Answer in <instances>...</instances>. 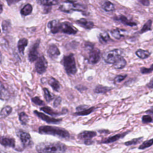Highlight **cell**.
I'll use <instances>...</instances> for the list:
<instances>
[{
  "label": "cell",
  "instance_id": "6da1fadb",
  "mask_svg": "<svg viewBox=\"0 0 153 153\" xmlns=\"http://www.w3.org/2000/svg\"><path fill=\"white\" fill-rule=\"evenodd\" d=\"M66 149V146L60 142H41L36 146L38 153H64Z\"/></svg>",
  "mask_w": 153,
  "mask_h": 153
},
{
  "label": "cell",
  "instance_id": "7a4b0ae2",
  "mask_svg": "<svg viewBox=\"0 0 153 153\" xmlns=\"http://www.w3.org/2000/svg\"><path fill=\"white\" fill-rule=\"evenodd\" d=\"M38 131L40 134L51 135L60 138L68 139L70 137V134L66 130L56 126H41L39 127Z\"/></svg>",
  "mask_w": 153,
  "mask_h": 153
},
{
  "label": "cell",
  "instance_id": "3957f363",
  "mask_svg": "<svg viewBox=\"0 0 153 153\" xmlns=\"http://www.w3.org/2000/svg\"><path fill=\"white\" fill-rule=\"evenodd\" d=\"M62 63L66 72L71 75H74L76 72V67L75 58L73 54H70L68 56H66L63 57Z\"/></svg>",
  "mask_w": 153,
  "mask_h": 153
},
{
  "label": "cell",
  "instance_id": "277c9868",
  "mask_svg": "<svg viewBox=\"0 0 153 153\" xmlns=\"http://www.w3.org/2000/svg\"><path fill=\"white\" fill-rule=\"evenodd\" d=\"M85 9V7L79 4H75L74 2H66L62 3L60 7L59 10L62 11L69 13L71 11H83Z\"/></svg>",
  "mask_w": 153,
  "mask_h": 153
},
{
  "label": "cell",
  "instance_id": "5b68a950",
  "mask_svg": "<svg viewBox=\"0 0 153 153\" xmlns=\"http://www.w3.org/2000/svg\"><path fill=\"white\" fill-rule=\"evenodd\" d=\"M123 51L120 49H114L107 52L103 57L104 60L107 63L114 64V63L121 56Z\"/></svg>",
  "mask_w": 153,
  "mask_h": 153
},
{
  "label": "cell",
  "instance_id": "8992f818",
  "mask_svg": "<svg viewBox=\"0 0 153 153\" xmlns=\"http://www.w3.org/2000/svg\"><path fill=\"white\" fill-rule=\"evenodd\" d=\"M63 32L69 35H74L77 32V29L70 23L68 22H65L60 23L59 32Z\"/></svg>",
  "mask_w": 153,
  "mask_h": 153
},
{
  "label": "cell",
  "instance_id": "52a82bcc",
  "mask_svg": "<svg viewBox=\"0 0 153 153\" xmlns=\"http://www.w3.org/2000/svg\"><path fill=\"white\" fill-rule=\"evenodd\" d=\"M40 41L38 39L30 47L29 52L28 53V59L30 62H33L38 59V48L39 45Z\"/></svg>",
  "mask_w": 153,
  "mask_h": 153
},
{
  "label": "cell",
  "instance_id": "ba28073f",
  "mask_svg": "<svg viewBox=\"0 0 153 153\" xmlns=\"http://www.w3.org/2000/svg\"><path fill=\"white\" fill-rule=\"evenodd\" d=\"M17 136L20 138L24 148L30 146L32 145V139L30 135L23 130H19L17 132Z\"/></svg>",
  "mask_w": 153,
  "mask_h": 153
},
{
  "label": "cell",
  "instance_id": "9c48e42d",
  "mask_svg": "<svg viewBox=\"0 0 153 153\" xmlns=\"http://www.w3.org/2000/svg\"><path fill=\"white\" fill-rule=\"evenodd\" d=\"M47 68V62L44 56L39 57L35 63V69L39 74L44 73Z\"/></svg>",
  "mask_w": 153,
  "mask_h": 153
},
{
  "label": "cell",
  "instance_id": "30bf717a",
  "mask_svg": "<svg viewBox=\"0 0 153 153\" xmlns=\"http://www.w3.org/2000/svg\"><path fill=\"white\" fill-rule=\"evenodd\" d=\"M33 113L40 119L44 121L45 122L48 123V124H59L62 121L61 118H55L53 117H49L48 115H46L45 114L38 112V111H34Z\"/></svg>",
  "mask_w": 153,
  "mask_h": 153
},
{
  "label": "cell",
  "instance_id": "8fae6325",
  "mask_svg": "<svg viewBox=\"0 0 153 153\" xmlns=\"http://www.w3.org/2000/svg\"><path fill=\"white\" fill-rule=\"evenodd\" d=\"M88 55V62L91 64L97 63L100 58V51L98 48H92L89 50Z\"/></svg>",
  "mask_w": 153,
  "mask_h": 153
},
{
  "label": "cell",
  "instance_id": "7c38bea8",
  "mask_svg": "<svg viewBox=\"0 0 153 153\" xmlns=\"http://www.w3.org/2000/svg\"><path fill=\"white\" fill-rule=\"evenodd\" d=\"M96 135H97L96 132H95L94 131L85 130V131H83L78 134V138L79 139L84 140V141H85L87 140L91 139L92 138L95 137Z\"/></svg>",
  "mask_w": 153,
  "mask_h": 153
},
{
  "label": "cell",
  "instance_id": "4fadbf2b",
  "mask_svg": "<svg viewBox=\"0 0 153 153\" xmlns=\"http://www.w3.org/2000/svg\"><path fill=\"white\" fill-rule=\"evenodd\" d=\"M128 133V131H126L125 133H119L115 135H114L112 136L109 137L108 138H106L105 139H103V140H102L100 142L102 143H113L114 142L117 141L118 140H119L120 139L123 138L127 133Z\"/></svg>",
  "mask_w": 153,
  "mask_h": 153
},
{
  "label": "cell",
  "instance_id": "5bb4252c",
  "mask_svg": "<svg viewBox=\"0 0 153 153\" xmlns=\"http://www.w3.org/2000/svg\"><path fill=\"white\" fill-rule=\"evenodd\" d=\"M47 53L51 59H56L60 54L57 47L54 44L49 46L47 50Z\"/></svg>",
  "mask_w": 153,
  "mask_h": 153
},
{
  "label": "cell",
  "instance_id": "9a60e30c",
  "mask_svg": "<svg viewBox=\"0 0 153 153\" xmlns=\"http://www.w3.org/2000/svg\"><path fill=\"white\" fill-rule=\"evenodd\" d=\"M0 143L6 147H15V140L13 138H10L8 137H0Z\"/></svg>",
  "mask_w": 153,
  "mask_h": 153
},
{
  "label": "cell",
  "instance_id": "2e32d148",
  "mask_svg": "<svg viewBox=\"0 0 153 153\" xmlns=\"http://www.w3.org/2000/svg\"><path fill=\"white\" fill-rule=\"evenodd\" d=\"M60 23L57 20H53L49 22L47 24L48 27L51 30V33H56L59 32Z\"/></svg>",
  "mask_w": 153,
  "mask_h": 153
},
{
  "label": "cell",
  "instance_id": "e0dca14e",
  "mask_svg": "<svg viewBox=\"0 0 153 153\" xmlns=\"http://www.w3.org/2000/svg\"><path fill=\"white\" fill-rule=\"evenodd\" d=\"M40 110L42 111L45 113L48 114V115H50L51 116H58V115H60L62 114H66V112H68V109H66L65 111H64V110H63L62 112H59L53 111L51 108H50L48 106H43L40 108Z\"/></svg>",
  "mask_w": 153,
  "mask_h": 153
},
{
  "label": "cell",
  "instance_id": "ac0fdd59",
  "mask_svg": "<svg viewBox=\"0 0 153 153\" xmlns=\"http://www.w3.org/2000/svg\"><path fill=\"white\" fill-rule=\"evenodd\" d=\"M10 97V93L4 85L0 81V99L5 100Z\"/></svg>",
  "mask_w": 153,
  "mask_h": 153
},
{
  "label": "cell",
  "instance_id": "d6986e66",
  "mask_svg": "<svg viewBox=\"0 0 153 153\" xmlns=\"http://www.w3.org/2000/svg\"><path fill=\"white\" fill-rule=\"evenodd\" d=\"M76 23L86 29H90L94 26V24L92 22L88 21L85 19H80L79 20H77Z\"/></svg>",
  "mask_w": 153,
  "mask_h": 153
},
{
  "label": "cell",
  "instance_id": "ffe728a7",
  "mask_svg": "<svg viewBox=\"0 0 153 153\" xmlns=\"http://www.w3.org/2000/svg\"><path fill=\"white\" fill-rule=\"evenodd\" d=\"M126 65V61L122 56H120L118 58V59L114 63V68L117 69H123V68H124Z\"/></svg>",
  "mask_w": 153,
  "mask_h": 153
},
{
  "label": "cell",
  "instance_id": "44dd1931",
  "mask_svg": "<svg viewBox=\"0 0 153 153\" xmlns=\"http://www.w3.org/2000/svg\"><path fill=\"white\" fill-rule=\"evenodd\" d=\"M28 43V41L26 38H22L19 39L17 44V47L18 50L20 53H21L22 55L24 54V51L25 47L27 46Z\"/></svg>",
  "mask_w": 153,
  "mask_h": 153
},
{
  "label": "cell",
  "instance_id": "7402d4cb",
  "mask_svg": "<svg viewBox=\"0 0 153 153\" xmlns=\"http://www.w3.org/2000/svg\"><path fill=\"white\" fill-rule=\"evenodd\" d=\"M102 7L105 11L107 12H111L115 10V6L114 4L108 1H104L102 4Z\"/></svg>",
  "mask_w": 153,
  "mask_h": 153
},
{
  "label": "cell",
  "instance_id": "603a6c76",
  "mask_svg": "<svg viewBox=\"0 0 153 153\" xmlns=\"http://www.w3.org/2000/svg\"><path fill=\"white\" fill-rule=\"evenodd\" d=\"M111 89H112V88H111V87L103 86L102 85H98L95 87L94 91L96 93H106L108 91H109V90H111Z\"/></svg>",
  "mask_w": 153,
  "mask_h": 153
},
{
  "label": "cell",
  "instance_id": "cb8c5ba5",
  "mask_svg": "<svg viewBox=\"0 0 153 153\" xmlns=\"http://www.w3.org/2000/svg\"><path fill=\"white\" fill-rule=\"evenodd\" d=\"M32 11V6L30 4L25 5L20 10V13L22 16H26L30 14Z\"/></svg>",
  "mask_w": 153,
  "mask_h": 153
},
{
  "label": "cell",
  "instance_id": "d4e9b609",
  "mask_svg": "<svg viewBox=\"0 0 153 153\" xmlns=\"http://www.w3.org/2000/svg\"><path fill=\"white\" fill-rule=\"evenodd\" d=\"M118 20H120L122 23H123L125 25H127V26H136V23L130 21L126 16H123V15H121L120 16H119Z\"/></svg>",
  "mask_w": 153,
  "mask_h": 153
},
{
  "label": "cell",
  "instance_id": "484cf974",
  "mask_svg": "<svg viewBox=\"0 0 153 153\" xmlns=\"http://www.w3.org/2000/svg\"><path fill=\"white\" fill-rule=\"evenodd\" d=\"M49 85L53 88V89L56 91H59L60 90V84L59 82L54 78H51L48 80Z\"/></svg>",
  "mask_w": 153,
  "mask_h": 153
},
{
  "label": "cell",
  "instance_id": "4316f807",
  "mask_svg": "<svg viewBox=\"0 0 153 153\" xmlns=\"http://www.w3.org/2000/svg\"><path fill=\"white\" fill-rule=\"evenodd\" d=\"M125 30L123 29H115L112 30L111 33V35L117 39H120L122 37H123L124 35L123 34V32H124Z\"/></svg>",
  "mask_w": 153,
  "mask_h": 153
},
{
  "label": "cell",
  "instance_id": "83f0119b",
  "mask_svg": "<svg viewBox=\"0 0 153 153\" xmlns=\"http://www.w3.org/2000/svg\"><path fill=\"white\" fill-rule=\"evenodd\" d=\"M150 52H149L148 51L142 49H139L136 52V54L137 55V56L142 59H145L148 57L150 56Z\"/></svg>",
  "mask_w": 153,
  "mask_h": 153
},
{
  "label": "cell",
  "instance_id": "f1b7e54d",
  "mask_svg": "<svg viewBox=\"0 0 153 153\" xmlns=\"http://www.w3.org/2000/svg\"><path fill=\"white\" fill-rule=\"evenodd\" d=\"M94 109V107H91V108H87L86 109H84L80 111H77L74 113V115H78V116H83V115H87L90 114H91Z\"/></svg>",
  "mask_w": 153,
  "mask_h": 153
},
{
  "label": "cell",
  "instance_id": "f546056e",
  "mask_svg": "<svg viewBox=\"0 0 153 153\" xmlns=\"http://www.w3.org/2000/svg\"><path fill=\"white\" fill-rule=\"evenodd\" d=\"M12 111V108L10 106H6L4 107L0 112V117H5L8 116Z\"/></svg>",
  "mask_w": 153,
  "mask_h": 153
},
{
  "label": "cell",
  "instance_id": "4dcf8cb0",
  "mask_svg": "<svg viewBox=\"0 0 153 153\" xmlns=\"http://www.w3.org/2000/svg\"><path fill=\"white\" fill-rule=\"evenodd\" d=\"M99 41L102 44H106L109 40L110 38L107 32H103L99 34Z\"/></svg>",
  "mask_w": 153,
  "mask_h": 153
},
{
  "label": "cell",
  "instance_id": "1f68e13d",
  "mask_svg": "<svg viewBox=\"0 0 153 153\" xmlns=\"http://www.w3.org/2000/svg\"><path fill=\"white\" fill-rule=\"evenodd\" d=\"M29 120V117L28 115L24 112H22L19 114V120L22 124L23 125H26Z\"/></svg>",
  "mask_w": 153,
  "mask_h": 153
},
{
  "label": "cell",
  "instance_id": "d6a6232c",
  "mask_svg": "<svg viewBox=\"0 0 153 153\" xmlns=\"http://www.w3.org/2000/svg\"><path fill=\"white\" fill-rule=\"evenodd\" d=\"M39 3L44 6L50 7L57 4V0H39Z\"/></svg>",
  "mask_w": 153,
  "mask_h": 153
},
{
  "label": "cell",
  "instance_id": "836d02e7",
  "mask_svg": "<svg viewBox=\"0 0 153 153\" xmlns=\"http://www.w3.org/2000/svg\"><path fill=\"white\" fill-rule=\"evenodd\" d=\"M44 93V97L47 102H50L54 98V96L52 95L49 90L47 88H43Z\"/></svg>",
  "mask_w": 153,
  "mask_h": 153
},
{
  "label": "cell",
  "instance_id": "e575fe53",
  "mask_svg": "<svg viewBox=\"0 0 153 153\" xmlns=\"http://www.w3.org/2000/svg\"><path fill=\"white\" fill-rule=\"evenodd\" d=\"M152 142H153V139H151L149 140H146L145 142H143L139 146V149H146L148 147H150L152 145Z\"/></svg>",
  "mask_w": 153,
  "mask_h": 153
},
{
  "label": "cell",
  "instance_id": "d590c367",
  "mask_svg": "<svg viewBox=\"0 0 153 153\" xmlns=\"http://www.w3.org/2000/svg\"><path fill=\"white\" fill-rule=\"evenodd\" d=\"M2 28L4 32H7L11 28V22L10 20H4L2 23Z\"/></svg>",
  "mask_w": 153,
  "mask_h": 153
},
{
  "label": "cell",
  "instance_id": "8d00e7d4",
  "mask_svg": "<svg viewBox=\"0 0 153 153\" xmlns=\"http://www.w3.org/2000/svg\"><path fill=\"white\" fill-rule=\"evenodd\" d=\"M151 26H152V20H149L142 27L141 30H140V33H142L143 32H145L148 30H151Z\"/></svg>",
  "mask_w": 153,
  "mask_h": 153
},
{
  "label": "cell",
  "instance_id": "74e56055",
  "mask_svg": "<svg viewBox=\"0 0 153 153\" xmlns=\"http://www.w3.org/2000/svg\"><path fill=\"white\" fill-rule=\"evenodd\" d=\"M142 139V137H139V138H134V139H133L130 140H128L127 142H126L124 143L125 145L126 146H130V145H136L138 143H139Z\"/></svg>",
  "mask_w": 153,
  "mask_h": 153
},
{
  "label": "cell",
  "instance_id": "f35d334b",
  "mask_svg": "<svg viewBox=\"0 0 153 153\" xmlns=\"http://www.w3.org/2000/svg\"><path fill=\"white\" fill-rule=\"evenodd\" d=\"M152 118L149 114L148 115H145L142 116V122L144 124L152 123Z\"/></svg>",
  "mask_w": 153,
  "mask_h": 153
},
{
  "label": "cell",
  "instance_id": "ab89813d",
  "mask_svg": "<svg viewBox=\"0 0 153 153\" xmlns=\"http://www.w3.org/2000/svg\"><path fill=\"white\" fill-rule=\"evenodd\" d=\"M32 102L36 105H44V102L38 97H34L32 98Z\"/></svg>",
  "mask_w": 153,
  "mask_h": 153
},
{
  "label": "cell",
  "instance_id": "60d3db41",
  "mask_svg": "<svg viewBox=\"0 0 153 153\" xmlns=\"http://www.w3.org/2000/svg\"><path fill=\"white\" fill-rule=\"evenodd\" d=\"M152 71V65L151 66L150 68H142L140 69V72L142 74H149Z\"/></svg>",
  "mask_w": 153,
  "mask_h": 153
},
{
  "label": "cell",
  "instance_id": "b9f144b4",
  "mask_svg": "<svg viewBox=\"0 0 153 153\" xmlns=\"http://www.w3.org/2000/svg\"><path fill=\"white\" fill-rule=\"evenodd\" d=\"M127 76V75H117L115 78V82H121L123 80H124L126 77Z\"/></svg>",
  "mask_w": 153,
  "mask_h": 153
},
{
  "label": "cell",
  "instance_id": "7bdbcfd3",
  "mask_svg": "<svg viewBox=\"0 0 153 153\" xmlns=\"http://www.w3.org/2000/svg\"><path fill=\"white\" fill-rule=\"evenodd\" d=\"M61 102H62V99L60 97H56V99H55V100L54 101V103H53V106L54 108H57V106H59L60 103H61Z\"/></svg>",
  "mask_w": 153,
  "mask_h": 153
},
{
  "label": "cell",
  "instance_id": "ee69618b",
  "mask_svg": "<svg viewBox=\"0 0 153 153\" xmlns=\"http://www.w3.org/2000/svg\"><path fill=\"white\" fill-rule=\"evenodd\" d=\"M139 2L145 6H149V0H139Z\"/></svg>",
  "mask_w": 153,
  "mask_h": 153
},
{
  "label": "cell",
  "instance_id": "f6af8a7d",
  "mask_svg": "<svg viewBox=\"0 0 153 153\" xmlns=\"http://www.w3.org/2000/svg\"><path fill=\"white\" fill-rule=\"evenodd\" d=\"M88 108V107H87V105H80V106H78V107L76 108V109L78 111H82V110H83V109H86V108Z\"/></svg>",
  "mask_w": 153,
  "mask_h": 153
},
{
  "label": "cell",
  "instance_id": "bcb514c9",
  "mask_svg": "<svg viewBox=\"0 0 153 153\" xmlns=\"http://www.w3.org/2000/svg\"><path fill=\"white\" fill-rule=\"evenodd\" d=\"M6 1H7V2L8 4L9 5H12V4H15V3H16V2H19V1H20V0H6Z\"/></svg>",
  "mask_w": 153,
  "mask_h": 153
},
{
  "label": "cell",
  "instance_id": "7dc6e473",
  "mask_svg": "<svg viewBox=\"0 0 153 153\" xmlns=\"http://www.w3.org/2000/svg\"><path fill=\"white\" fill-rule=\"evenodd\" d=\"M147 85H148V87H149L150 88H152V79H151L149 83H148Z\"/></svg>",
  "mask_w": 153,
  "mask_h": 153
},
{
  "label": "cell",
  "instance_id": "c3c4849f",
  "mask_svg": "<svg viewBox=\"0 0 153 153\" xmlns=\"http://www.w3.org/2000/svg\"><path fill=\"white\" fill-rule=\"evenodd\" d=\"M2 11H3V4L0 1V14L2 12Z\"/></svg>",
  "mask_w": 153,
  "mask_h": 153
},
{
  "label": "cell",
  "instance_id": "681fc988",
  "mask_svg": "<svg viewBox=\"0 0 153 153\" xmlns=\"http://www.w3.org/2000/svg\"><path fill=\"white\" fill-rule=\"evenodd\" d=\"M68 2H75L76 1V0H67Z\"/></svg>",
  "mask_w": 153,
  "mask_h": 153
},
{
  "label": "cell",
  "instance_id": "f907efd6",
  "mask_svg": "<svg viewBox=\"0 0 153 153\" xmlns=\"http://www.w3.org/2000/svg\"><path fill=\"white\" fill-rule=\"evenodd\" d=\"M1 61H2V56H1V53L0 52V64L1 63Z\"/></svg>",
  "mask_w": 153,
  "mask_h": 153
},
{
  "label": "cell",
  "instance_id": "816d5d0a",
  "mask_svg": "<svg viewBox=\"0 0 153 153\" xmlns=\"http://www.w3.org/2000/svg\"><path fill=\"white\" fill-rule=\"evenodd\" d=\"M0 33H1V29H0Z\"/></svg>",
  "mask_w": 153,
  "mask_h": 153
}]
</instances>
